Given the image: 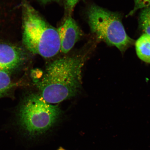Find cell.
Wrapping results in <instances>:
<instances>
[{
  "instance_id": "1",
  "label": "cell",
  "mask_w": 150,
  "mask_h": 150,
  "mask_svg": "<svg viewBox=\"0 0 150 150\" xmlns=\"http://www.w3.org/2000/svg\"><path fill=\"white\" fill-rule=\"evenodd\" d=\"M84 59L81 55L66 56L49 64L42 78L34 80L43 98L50 104H57L77 94Z\"/></svg>"
},
{
  "instance_id": "2",
  "label": "cell",
  "mask_w": 150,
  "mask_h": 150,
  "mask_svg": "<svg viewBox=\"0 0 150 150\" xmlns=\"http://www.w3.org/2000/svg\"><path fill=\"white\" fill-rule=\"evenodd\" d=\"M22 41L27 49L33 54L49 58L60 50L57 29L47 22L26 0H22Z\"/></svg>"
},
{
  "instance_id": "3",
  "label": "cell",
  "mask_w": 150,
  "mask_h": 150,
  "mask_svg": "<svg viewBox=\"0 0 150 150\" xmlns=\"http://www.w3.org/2000/svg\"><path fill=\"white\" fill-rule=\"evenodd\" d=\"M61 114L59 107L47 102L40 94L32 93L21 107L20 123L30 138H37L52 128Z\"/></svg>"
},
{
  "instance_id": "4",
  "label": "cell",
  "mask_w": 150,
  "mask_h": 150,
  "mask_svg": "<svg viewBox=\"0 0 150 150\" xmlns=\"http://www.w3.org/2000/svg\"><path fill=\"white\" fill-rule=\"evenodd\" d=\"M87 15L91 33L99 40L116 47L122 53L134 44V40L127 35L119 14L93 5Z\"/></svg>"
},
{
  "instance_id": "5",
  "label": "cell",
  "mask_w": 150,
  "mask_h": 150,
  "mask_svg": "<svg viewBox=\"0 0 150 150\" xmlns=\"http://www.w3.org/2000/svg\"><path fill=\"white\" fill-rule=\"evenodd\" d=\"M57 29L60 42V50L64 54L70 51L83 35L79 26L71 16Z\"/></svg>"
},
{
  "instance_id": "6",
  "label": "cell",
  "mask_w": 150,
  "mask_h": 150,
  "mask_svg": "<svg viewBox=\"0 0 150 150\" xmlns=\"http://www.w3.org/2000/svg\"><path fill=\"white\" fill-rule=\"evenodd\" d=\"M25 52L18 47L0 44V71L9 72L17 68L25 61Z\"/></svg>"
},
{
  "instance_id": "7",
  "label": "cell",
  "mask_w": 150,
  "mask_h": 150,
  "mask_svg": "<svg viewBox=\"0 0 150 150\" xmlns=\"http://www.w3.org/2000/svg\"><path fill=\"white\" fill-rule=\"evenodd\" d=\"M137 55L142 61L150 64V35L144 33L135 43Z\"/></svg>"
},
{
  "instance_id": "8",
  "label": "cell",
  "mask_w": 150,
  "mask_h": 150,
  "mask_svg": "<svg viewBox=\"0 0 150 150\" xmlns=\"http://www.w3.org/2000/svg\"><path fill=\"white\" fill-rule=\"evenodd\" d=\"M139 23L142 30L150 35V6L142 9L139 18Z\"/></svg>"
},
{
  "instance_id": "9",
  "label": "cell",
  "mask_w": 150,
  "mask_h": 150,
  "mask_svg": "<svg viewBox=\"0 0 150 150\" xmlns=\"http://www.w3.org/2000/svg\"><path fill=\"white\" fill-rule=\"evenodd\" d=\"M9 72L0 71V97L4 94L13 86Z\"/></svg>"
},
{
  "instance_id": "10",
  "label": "cell",
  "mask_w": 150,
  "mask_h": 150,
  "mask_svg": "<svg viewBox=\"0 0 150 150\" xmlns=\"http://www.w3.org/2000/svg\"><path fill=\"white\" fill-rule=\"evenodd\" d=\"M134 9L131 11L128 16L134 14L139 9H142L150 6V0H134Z\"/></svg>"
},
{
  "instance_id": "11",
  "label": "cell",
  "mask_w": 150,
  "mask_h": 150,
  "mask_svg": "<svg viewBox=\"0 0 150 150\" xmlns=\"http://www.w3.org/2000/svg\"><path fill=\"white\" fill-rule=\"evenodd\" d=\"M80 0H65L66 8L69 13L72 12L77 4Z\"/></svg>"
},
{
  "instance_id": "12",
  "label": "cell",
  "mask_w": 150,
  "mask_h": 150,
  "mask_svg": "<svg viewBox=\"0 0 150 150\" xmlns=\"http://www.w3.org/2000/svg\"><path fill=\"white\" fill-rule=\"evenodd\" d=\"M42 4H46L52 1H57L59 0H38Z\"/></svg>"
},
{
  "instance_id": "13",
  "label": "cell",
  "mask_w": 150,
  "mask_h": 150,
  "mask_svg": "<svg viewBox=\"0 0 150 150\" xmlns=\"http://www.w3.org/2000/svg\"><path fill=\"white\" fill-rule=\"evenodd\" d=\"M57 150H66L64 149H63L62 147H60L59 149H58Z\"/></svg>"
}]
</instances>
